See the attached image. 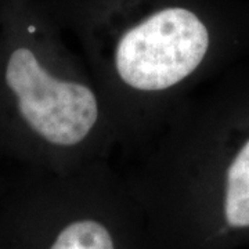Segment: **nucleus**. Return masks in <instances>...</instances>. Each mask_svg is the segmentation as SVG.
<instances>
[{
  "label": "nucleus",
  "instance_id": "obj_4",
  "mask_svg": "<svg viewBox=\"0 0 249 249\" xmlns=\"http://www.w3.org/2000/svg\"><path fill=\"white\" fill-rule=\"evenodd\" d=\"M4 162H7V160H4V157H3V155L0 154V169H1V165H3Z\"/></svg>",
  "mask_w": 249,
  "mask_h": 249
},
{
  "label": "nucleus",
  "instance_id": "obj_2",
  "mask_svg": "<svg viewBox=\"0 0 249 249\" xmlns=\"http://www.w3.org/2000/svg\"><path fill=\"white\" fill-rule=\"evenodd\" d=\"M122 169L150 249L249 245V58L187 97Z\"/></svg>",
  "mask_w": 249,
  "mask_h": 249
},
{
  "label": "nucleus",
  "instance_id": "obj_1",
  "mask_svg": "<svg viewBox=\"0 0 249 249\" xmlns=\"http://www.w3.org/2000/svg\"><path fill=\"white\" fill-rule=\"evenodd\" d=\"M107 101L129 160L175 109L249 58L242 0H42Z\"/></svg>",
  "mask_w": 249,
  "mask_h": 249
},
{
  "label": "nucleus",
  "instance_id": "obj_5",
  "mask_svg": "<svg viewBox=\"0 0 249 249\" xmlns=\"http://www.w3.org/2000/svg\"><path fill=\"white\" fill-rule=\"evenodd\" d=\"M0 3H1V0H0Z\"/></svg>",
  "mask_w": 249,
  "mask_h": 249
},
{
  "label": "nucleus",
  "instance_id": "obj_3",
  "mask_svg": "<svg viewBox=\"0 0 249 249\" xmlns=\"http://www.w3.org/2000/svg\"><path fill=\"white\" fill-rule=\"evenodd\" d=\"M0 154L58 175L118 158L107 101L42 0L0 3Z\"/></svg>",
  "mask_w": 249,
  "mask_h": 249
}]
</instances>
